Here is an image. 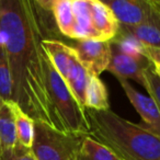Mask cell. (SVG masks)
I'll return each instance as SVG.
<instances>
[{"instance_id":"cell-18","label":"cell","mask_w":160,"mask_h":160,"mask_svg":"<svg viewBox=\"0 0 160 160\" xmlns=\"http://www.w3.org/2000/svg\"><path fill=\"white\" fill-rule=\"evenodd\" d=\"M149 97L155 101L160 113V77L157 75L152 66V62L144 70V86Z\"/></svg>"},{"instance_id":"cell-16","label":"cell","mask_w":160,"mask_h":160,"mask_svg":"<svg viewBox=\"0 0 160 160\" xmlns=\"http://www.w3.org/2000/svg\"><path fill=\"white\" fill-rule=\"evenodd\" d=\"M79 160H122L109 148L91 138L89 135L85 137L80 151Z\"/></svg>"},{"instance_id":"cell-21","label":"cell","mask_w":160,"mask_h":160,"mask_svg":"<svg viewBox=\"0 0 160 160\" xmlns=\"http://www.w3.org/2000/svg\"><path fill=\"white\" fill-rule=\"evenodd\" d=\"M151 1H152L153 6H155V8L157 9V11L160 14V0H151Z\"/></svg>"},{"instance_id":"cell-9","label":"cell","mask_w":160,"mask_h":160,"mask_svg":"<svg viewBox=\"0 0 160 160\" xmlns=\"http://www.w3.org/2000/svg\"><path fill=\"white\" fill-rule=\"evenodd\" d=\"M92 27L99 41H111L116 36L120 23L110 8L100 0H90Z\"/></svg>"},{"instance_id":"cell-6","label":"cell","mask_w":160,"mask_h":160,"mask_svg":"<svg viewBox=\"0 0 160 160\" xmlns=\"http://www.w3.org/2000/svg\"><path fill=\"white\" fill-rule=\"evenodd\" d=\"M72 47L80 62L90 75L100 76L108 70L111 60L110 41L79 40Z\"/></svg>"},{"instance_id":"cell-14","label":"cell","mask_w":160,"mask_h":160,"mask_svg":"<svg viewBox=\"0 0 160 160\" xmlns=\"http://www.w3.org/2000/svg\"><path fill=\"white\" fill-rule=\"evenodd\" d=\"M85 108L96 111H105L110 109L107 87L99 76L89 75L87 89H86Z\"/></svg>"},{"instance_id":"cell-12","label":"cell","mask_w":160,"mask_h":160,"mask_svg":"<svg viewBox=\"0 0 160 160\" xmlns=\"http://www.w3.org/2000/svg\"><path fill=\"white\" fill-rule=\"evenodd\" d=\"M13 103L12 100L0 99V147L2 151L9 150L18 144Z\"/></svg>"},{"instance_id":"cell-4","label":"cell","mask_w":160,"mask_h":160,"mask_svg":"<svg viewBox=\"0 0 160 160\" xmlns=\"http://www.w3.org/2000/svg\"><path fill=\"white\" fill-rule=\"evenodd\" d=\"M86 136L60 132L43 122H35L31 150L36 160H79Z\"/></svg>"},{"instance_id":"cell-17","label":"cell","mask_w":160,"mask_h":160,"mask_svg":"<svg viewBox=\"0 0 160 160\" xmlns=\"http://www.w3.org/2000/svg\"><path fill=\"white\" fill-rule=\"evenodd\" d=\"M0 99L3 101L12 100V80L9 62L3 44L0 40Z\"/></svg>"},{"instance_id":"cell-11","label":"cell","mask_w":160,"mask_h":160,"mask_svg":"<svg viewBox=\"0 0 160 160\" xmlns=\"http://www.w3.org/2000/svg\"><path fill=\"white\" fill-rule=\"evenodd\" d=\"M72 9L75 16V40L99 41L92 27L90 0H73Z\"/></svg>"},{"instance_id":"cell-2","label":"cell","mask_w":160,"mask_h":160,"mask_svg":"<svg viewBox=\"0 0 160 160\" xmlns=\"http://www.w3.org/2000/svg\"><path fill=\"white\" fill-rule=\"evenodd\" d=\"M89 136L122 160H160V137L142 124H135L105 111L86 109Z\"/></svg>"},{"instance_id":"cell-10","label":"cell","mask_w":160,"mask_h":160,"mask_svg":"<svg viewBox=\"0 0 160 160\" xmlns=\"http://www.w3.org/2000/svg\"><path fill=\"white\" fill-rule=\"evenodd\" d=\"M118 32L133 38L144 47L160 48V14L156 12L151 19L142 24L136 27H124L120 25Z\"/></svg>"},{"instance_id":"cell-23","label":"cell","mask_w":160,"mask_h":160,"mask_svg":"<svg viewBox=\"0 0 160 160\" xmlns=\"http://www.w3.org/2000/svg\"><path fill=\"white\" fill-rule=\"evenodd\" d=\"M1 152H2V150H1V147H0V156H1Z\"/></svg>"},{"instance_id":"cell-22","label":"cell","mask_w":160,"mask_h":160,"mask_svg":"<svg viewBox=\"0 0 160 160\" xmlns=\"http://www.w3.org/2000/svg\"><path fill=\"white\" fill-rule=\"evenodd\" d=\"M152 66H153V69H155V71L157 72V75L160 77V66H159V65H156V64H152Z\"/></svg>"},{"instance_id":"cell-13","label":"cell","mask_w":160,"mask_h":160,"mask_svg":"<svg viewBox=\"0 0 160 160\" xmlns=\"http://www.w3.org/2000/svg\"><path fill=\"white\" fill-rule=\"evenodd\" d=\"M51 12L57 30L64 36L75 40V16L71 0L51 1Z\"/></svg>"},{"instance_id":"cell-20","label":"cell","mask_w":160,"mask_h":160,"mask_svg":"<svg viewBox=\"0 0 160 160\" xmlns=\"http://www.w3.org/2000/svg\"><path fill=\"white\" fill-rule=\"evenodd\" d=\"M142 54L146 56L152 64L160 66V48H149V47H142Z\"/></svg>"},{"instance_id":"cell-5","label":"cell","mask_w":160,"mask_h":160,"mask_svg":"<svg viewBox=\"0 0 160 160\" xmlns=\"http://www.w3.org/2000/svg\"><path fill=\"white\" fill-rule=\"evenodd\" d=\"M111 60L108 70L118 78L134 80L144 86V70L151 64L146 56H133L125 53L116 42L110 41Z\"/></svg>"},{"instance_id":"cell-1","label":"cell","mask_w":160,"mask_h":160,"mask_svg":"<svg viewBox=\"0 0 160 160\" xmlns=\"http://www.w3.org/2000/svg\"><path fill=\"white\" fill-rule=\"evenodd\" d=\"M51 1L0 0V40L12 80V101L35 122L54 128L43 41Z\"/></svg>"},{"instance_id":"cell-8","label":"cell","mask_w":160,"mask_h":160,"mask_svg":"<svg viewBox=\"0 0 160 160\" xmlns=\"http://www.w3.org/2000/svg\"><path fill=\"white\" fill-rule=\"evenodd\" d=\"M118 81L120 82L129 102L142 118L144 123L142 125L160 137V113L155 101L150 97H147L137 91L128 80L118 78Z\"/></svg>"},{"instance_id":"cell-15","label":"cell","mask_w":160,"mask_h":160,"mask_svg":"<svg viewBox=\"0 0 160 160\" xmlns=\"http://www.w3.org/2000/svg\"><path fill=\"white\" fill-rule=\"evenodd\" d=\"M14 121H16V132L18 144L25 148H32L34 140V125L35 121L30 118L16 102L13 103Z\"/></svg>"},{"instance_id":"cell-7","label":"cell","mask_w":160,"mask_h":160,"mask_svg":"<svg viewBox=\"0 0 160 160\" xmlns=\"http://www.w3.org/2000/svg\"><path fill=\"white\" fill-rule=\"evenodd\" d=\"M120 25L136 27L151 19L156 8L151 0H107L103 1Z\"/></svg>"},{"instance_id":"cell-3","label":"cell","mask_w":160,"mask_h":160,"mask_svg":"<svg viewBox=\"0 0 160 160\" xmlns=\"http://www.w3.org/2000/svg\"><path fill=\"white\" fill-rule=\"evenodd\" d=\"M47 90L53 113L54 128L66 133L89 135L90 125L86 109L80 105L67 83L47 58Z\"/></svg>"},{"instance_id":"cell-19","label":"cell","mask_w":160,"mask_h":160,"mask_svg":"<svg viewBox=\"0 0 160 160\" xmlns=\"http://www.w3.org/2000/svg\"><path fill=\"white\" fill-rule=\"evenodd\" d=\"M0 160H36V158L30 148L17 144L13 148L2 151Z\"/></svg>"}]
</instances>
